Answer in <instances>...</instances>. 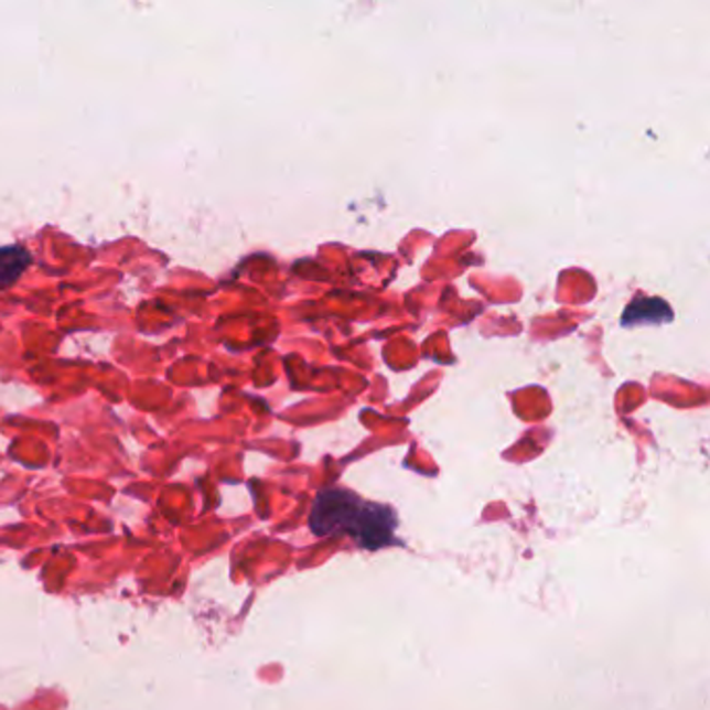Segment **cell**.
<instances>
[{
    "mask_svg": "<svg viewBox=\"0 0 710 710\" xmlns=\"http://www.w3.org/2000/svg\"><path fill=\"white\" fill-rule=\"evenodd\" d=\"M394 513L388 506L369 505L363 503L355 529L351 536H355L361 546L375 550L390 546L394 540V527H396Z\"/></svg>",
    "mask_w": 710,
    "mask_h": 710,
    "instance_id": "cell-2",
    "label": "cell"
},
{
    "mask_svg": "<svg viewBox=\"0 0 710 710\" xmlns=\"http://www.w3.org/2000/svg\"><path fill=\"white\" fill-rule=\"evenodd\" d=\"M363 501L344 490L321 492L311 515V529L318 536L353 534Z\"/></svg>",
    "mask_w": 710,
    "mask_h": 710,
    "instance_id": "cell-1",
    "label": "cell"
},
{
    "mask_svg": "<svg viewBox=\"0 0 710 710\" xmlns=\"http://www.w3.org/2000/svg\"><path fill=\"white\" fill-rule=\"evenodd\" d=\"M674 309L663 299H636L630 302L621 315L623 327H642V325H663L674 321Z\"/></svg>",
    "mask_w": 710,
    "mask_h": 710,
    "instance_id": "cell-3",
    "label": "cell"
},
{
    "mask_svg": "<svg viewBox=\"0 0 710 710\" xmlns=\"http://www.w3.org/2000/svg\"><path fill=\"white\" fill-rule=\"evenodd\" d=\"M30 262L32 257L23 246L19 244L0 246V288L15 283L23 276V271L30 267Z\"/></svg>",
    "mask_w": 710,
    "mask_h": 710,
    "instance_id": "cell-4",
    "label": "cell"
}]
</instances>
